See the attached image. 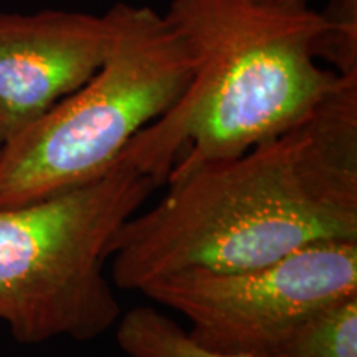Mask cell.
I'll use <instances>...</instances> for the list:
<instances>
[{
	"mask_svg": "<svg viewBox=\"0 0 357 357\" xmlns=\"http://www.w3.org/2000/svg\"><path fill=\"white\" fill-rule=\"evenodd\" d=\"M208 349L268 357L321 307L357 294V242H319L243 271L192 268L142 287Z\"/></svg>",
	"mask_w": 357,
	"mask_h": 357,
	"instance_id": "obj_5",
	"label": "cell"
},
{
	"mask_svg": "<svg viewBox=\"0 0 357 357\" xmlns=\"http://www.w3.org/2000/svg\"><path fill=\"white\" fill-rule=\"evenodd\" d=\"M268 357H357V294L312 312Z\"/></svg>",
	"mask_w": 357,
	"mask_h": 357,
	"instance_id": "obj_8",
	"label": "cell"
},
{
	"mask_svg": "<svg viewBox=\"0 0 357 357\" xmlns=\"http://www.w3.org/2000/svg\"><path fill=\"white\" fill-rule=\"evenodd\" d=\"M113 35L109 10L0 13V144L86 83Z\"/></svg>",
	"mask_w": 357,
	"mask_h": 357,
	"instance_id": "obj_6",
	"label": "cell"
},
{
	"mask_svg": "<svg viewBox=\"0 0 357 357\" xmlns=\"http://www.w3.org/2000/svg\"><path fill=\"white\" fill-rule=\"evenodd\" d=\"M280 2H305V0H280ZM333 2H351V3H357V0H333Z\"/></svg>",
	"mask_w": 357,
	"mask_h": 357,
	"instance_id": "obj_9",
	"label": "cell"
},
{
	"mask_svg": "<svg viewBox=\"0 0 357 357\" xmlns=\"http://www.w3.org/2000/svg\"><path fill=\"white\" fill-rule=\"evenodd\" d=\"M126 160L86 185L0 208V319L24 344L89 341L121 318L105 273L116 231L158 189Z\"/></svg>",
	"mask_w": 357,
	"mask_h": 357,
	"instance_id": "obj_4",
	"label": "cell"
},
{
	"mask_svg": "<svg viewBox=\"0 0 357 357\" xmlns=\"http://www.w3.org/2000/svg\"><path fill=\"white\" fill-rule=\"evenodd\" d=\"M109 248L111 281L139 291L176 271H243L319 242H357V70L310 114L235 159L169 178Z\"/></svg>",
	"mask_w": 357,
	"mask_h": 357,
	"instance_id": "obj_1",
	"label": "cell"
},
{
	"mask_svg": "<svg viewBox=\"0 0 357 357\" xmlns=\"http://www.w3.org/2000/svg\"><path fill=\"white\" fill-rule=\"evenodd\" d=\"M116 324V341L129 357H253L199 344L189 331L153 306L129 310Z\"/></svg>",
	"mask_w": 357,
	"mask_h": 357,
	"instance_id": "obj_7",
	"label": "cell"
},
{
	"mask_svg": "<svg viewBox=\"0 0 357 357\" xmlns=\"http://www.w3.org/2000/svg\"><path fill=\"white\" fill-rule=\"evenodd\" d=\"M109 12L113 43L100 70L0 147V208L106 176L190 83L194 56L166 17L124 2Z\"/></svg>",
	"mask_w": 357,
	"mask_h": 357,
	"instance_id": "obj_3",
	"label": "cell"
},
{
	"mask_svg": "<svg viewBox=\"0 0 357 357\" xmlns=\"http://www.w3.org/2000/svg\"><path fill=\"white\" fill-rule=\"evenodd\" d=\"M164 17L189 47L194 75L121 155L158 185L287 132L341 75L318 63L341 15L306 0H172Z\"/></svg>",
	"mask_w": 357,
	"mask_h": 357,
	"instance_id": "obj_2",
	"label": "cell"
},
{
	"mask_svg": "<svg viewBox=\"0 0 357 357\" xmlns=\"http://www.w3.org/2000/svg\"><path fill=\"white\" fill-rule=\"evenodd\" d=\"M0 147H2V144H0Z\"/></svg>",
	"mask_w": 357,
	"mask_h": 357,
	"instance_id": "obj_10",
	"label": "cell"
}]
</instances>
